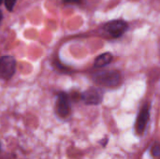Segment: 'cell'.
<instances>
[{
	"instance_id": "obj_2",
	"label": "cell",
	"mask_w": 160,
	"mask_h": 159,
	"mask_svg": "<svg viewBox=\"0 0 160 159\" xmlns=\"http://www.w3.org/2000/svg\"><path fill=\"white\" fill-rule=\"evenodd\" d=\"M16 71V60L12 56L0 57V78L9 80Z\"/></svg>"
},
{
	"instance_id": "obj_6",
	"label": "cell",
	"mask_w": 160,
	"mask_h": 159,
	"mask_svg": "<svg viewBox=\"0 0 160 159\" xmlns=\"http://www.w3.org/2000/svg\"><path fill=\"white\" fill-rule=\"evenodd\" d=\"M149 116H150L149 107H148V105H144V107L141 110L138 119H137V122H136V130L139 134H142L144 131L145 127L149 120Z\"/></svg>"
},
{
	"instance_id": "obj_1",
	"label": "cell",
	"mask_w": 160,
	"mask_h": 159,
	"mask_svg": "<svg viewBox=\"0 0 160 159\" xmlns=\"http://www.w3.org/2000/svg\"><path fill=\"white\" fill-rule=\"evenodd\" d=\"M93 80L99 85L106 87H115L121 82V75L116 70L101 71L95 74Z\"/></svg>"
},
{
	"instance_id": "obj_12",
	"label": "cell",
	"mask_w": 160,
	"mask_h": 159,
	"mask_svg": "<svg viewBox=\"0 0 160 159\" xmlns=\"http://www.w3.org/2000/svg\"><path fill=\"white\" fill-rule=\"evenodd\" d=\"M3 1H4V0H0V5H1V4L3 3Z\"/></svg>"
},
{
	"instance_id": "obj_7",
	"label": "cell",
	"mask_w": 160,
	"mask_h": 159,
	"mask_svg": "<svg viewBox=\"0 0 160 159\" xmlns=\"http://www.w3.org/2000/svg\"><path fill=\"white\" fill-rule=\"evenodd\" d=\"M112 60V55L110 52H105L98 56L95 60V67H102L110 64Z\"/></svg>"
},
{
	"instance_id": "obj_3",
	"label": "cell",
	"mask_w": 160,
	"mask_h": 159,
	"mask_svg": "<svg viewBox=\"0 0 160 159\" xmlns=\"http://www.w3.org/2000/svg\"><path fill=\"white\" fill-rule=\"evenodd\" d=\"M128 28V24L126 22L121 20L112 21L106 23L104 29L113 37H118L122 36Z\"/></svg>"
},
{
	"instance_id": "obj_11",
	"label": "cell",
	"mask_w": 160,
	"mask_h": 159,
	"mask_svg": "<svg viewBox=\"0 0 160 159\" xmlns=\"http://www.w3.org/2000/svg\"><path fill=\"white\" fill-rule=\"evenodd\" d=\"M2 19H3V14H2V12H1V10H0V24H1Z\"/></svg>"
},
{
	"instance_id": "obj_10",
	"label": "cell",
	"mask_w": 160,
	"mask_h": 159,
	"mask_svg": "<svg viewBox=\"0 0 160 159\" xmlns=\"http://www.w3.org/2000/svg\"><path fill=\"white\" fill-rule=\"evenodd\" d=\"M65 4H81L82 0H63Z\"/></svg>"
},
{
	"instance_id": "obj_4",
	"label": "cell",
	"mask_w": 160,
	"mask_h": 159,
	"mask_svg": "<svg viewBox=\"0 0 160 159\" xmlns=\"http://www.w3.org/2000/svg\"><path fill=\"white\" fill-rule=\"evenodd\" d=\"M82 99L88 105H98L103 99V93L98 88H89L82 95Z\"/></svg>"
},
{
	"instance_id": "obj_9",
	"label": "cell",
	"mask_w": 160,
	"mask_h": 159,
	"mask_svg": "<svg viewBox=\"0 0 160 159\" xmlns=\"http://www.w3.org/2000/svg\"><path fill=\"white\" fill-rule=\"evenodd\" d=\"M152 153H153V156L155 157H158L160 155V145L158 143H156L154 146H153V149H152Z\"/></svg>"
},
{
	"instance_id": "obj_8",
	"label": "cell",
	"mask_w": 160,
	"mask_h": 159,
	"mask_svg": "<svg viewBox=\"0 0 160 159\" xmlns=\"http://www.w3.org/2000/svg\"><path fill=\"white\" fill-rule=\"evenodd\" d=\"M4 1H5V6H6L7 9L9 11H12L17 0H4Z\"/></svg>"
},
{
	"instance_id": "obj_5",
	"label": "cell",
	"mask_w": 160,
	"mask_h": 159,
	"mask_svg": "<svg viewBox=\"0 0 160 159\" xmlns=\"http://www.w3.org/2000/svg\"><path fill=\"white\" fill-rule=\"evenodd\" d=\"M56 112L59 116L67 117L70 112V106L68 102V97L67 94L60 93L56 101Z\"/></svg>"
}]
</instances>
